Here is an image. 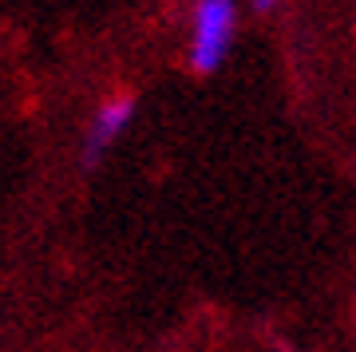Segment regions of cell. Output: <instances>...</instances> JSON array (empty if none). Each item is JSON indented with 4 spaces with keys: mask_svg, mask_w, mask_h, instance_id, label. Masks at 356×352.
<instances>
[{
    "mask_svg": "<svg viewBox=\"0 0 356 352\" xmlns=\"http://www.w3.org/2000/svg\"><path fill=\"white\" fill-rule=\"evenodd\" d=\"M273 4H277V0H254V8H257V13H269Z\"/></svg>",
    "mask_w": 356,
    "mask_h": 352,
    "instance_id": "3",
    "label": "cell"
},
{
    "mask_svg": "<svg viewBox=\"0 0 356 352\" xmlns=\"http://www.w3.org/2000/svg\"><path fill=\"white\" fill-rule=\"evenodd\" d=\"M229 40H234V0H198L191 44L194 72H214L226 60Z\"/></svg>",
    "mask_w": 356,
    "mask_h": 352,
    "instance_id": "1",
    "label": "cell"
},
{
    "mask_svg": "<svg viewBox=\"0 0 356 352\" xmlns=\"http://www.w3.org/2000/svg\"><path fill=\"white\" fill-rule=\"evenodd\" d=\"M131 115H135V99L131 95H115V99L103 103L99 115H95V123H91V131H88V159H99L115 138L123 135V127L131 123Z\"/></svg>",
    "mask_w": 356,
    "mask_h": 352,
    "instance_id": "2",
    "label": "cell"
}]
</instances>
